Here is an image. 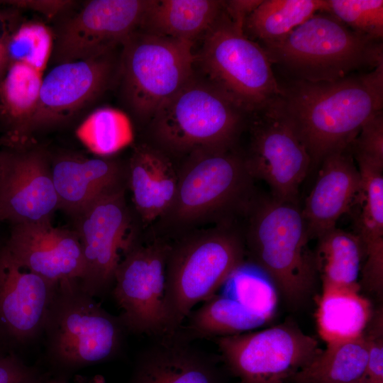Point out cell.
<instances>
[{"label": "cell", "instance_id": "cell-1", "mask_svg": "<svg viewBox=\"0 0 383 383\" xmlns=\"http://www.w3.org/2000/svg\"><path fill=\"white\" fill-rule=\"evenodd\" d=\"M279 84L272 105L306 148L311 168L329 153L349 148L362 124L382 111L383 62L335 81Z\"/></svg>", "mask_w": 383, "mask_h": 383}, {"label": "cell", "instance_id": "cell-2", "mask_svg": "<svg viewBox=\"0 0 383 383\" xmlns=\"http://www.w3.org/2000/svg\"><path fill=\"white\" fill-rule=\"evenodd\" d=\"M177 177L171 204L150 229L169 241L196 229L236 223L257 194L236 147L192 152L177 165Z\"/></svg>", "mask_w": 383, "mask_h": 383}, {"label": "cell", "instance_id": "cell-3", "mask_svg": "<svg viewBox=\"0 0 383 383\" xmlns=\"http://www.w3.org/2000/svg\"><path fill=\"white\" fill-rule=\"evenodd\" d=\"M243 219L246 261L270 277L289 309L307 306L320 280L299 204L257 194Z\"/></svg>", "mask_w": 383, "mask_h": 383}, {"label": "cell", "instance_id": "cell-4", "mask_svg": "<svg viewBox=\"0 0 383 383\" xmlns=\"http://www.w3.org/2000/svg\"><path fill=\"white\" fill-rule=\"evenodd\" d=\"M250 115L217 86L194 74L150 119L148 142L173 160L199 149L234 148Z\"/></svg>", "mask_w": 383, "mask_h": 383}, {"label": "cell", "instance_id": "cell-5", "mask_svg": "<svg viewBox=\"0 0 383 383\" xmlns=\"http://www.w3.org/2000/svg\"><path fill=\"white\" fill-rule=\"evenodd\" d=\"M245 261L237 222L196 229L170 241L165 301L171 335L180 329L196 304L214 296Z\"/></svg>", "mask_w": 383, "mask_h": 383}, {"label": "cell", "instance_id": "cell-6", "mask_svg": "<svg viewBox=\"0 0 383 383\" xmlns=\"http://www.w3.org/2000/svg\"><path fill=\"white\" fill-rule=\"evenodd\" d=\"M272 65L289 79L330 82L383 62L382 40L356 32L333 15L319 12L285 38L262 45Z\"/></svg>", "mask_w": 383, "mask_h": 383}, {"label": "cell", "instance_id": "cell-7", "mask_svg": "<svg viewBox=\"0 0 383 383\" xmlns=\"http://www.w3.org/2000/svg\"><path fill=\"white\" fill-rule=\"evenodd\" d=\"M126 333L119 316L103 309L79 282L57 286L43 332L47 359L57 370L70 372L113 359Z\"/></svg>", "mask_w": 383, "mask_h": 383}, {"label": "cell", "instance_id": "cell-8", "mask_svg": "<svg viewBox=\"0 0 383 383\" xmlns=\"http://www.w3.org/2000/svg\"><path fill=\"white\" fill-rule=\"evenodd\" d=\"M193 42L138 30L121 45L118 79L132 114L148 122L194 74Z\"/></svg>", "mask_w": 383, "mask_h": 383}, {"label": "cell", "instance_id": "cell-9", "mask_svg": "<svg viewBox=\"0 0 383 383\" xmlns=\"http://www.w3.org/2000/svg\"><path fill=\"white\" fill-rule=\"evenodd\" d=\"M204 36L195 62H199L209 82L252 115L276 99L279 84L265 51L230 18L224 5Z\"/></svg>", "mask_w": 383, "mask_h": 383}, {"label": "cell", "instance_id": "cell-10", "mask_svg": "<svg viewBox=\"0 0 383 383\" xmlns=\"http://www.w3.org/2000/svg\"><path fill=\"white\" fill-rule=\"evenodd\" d=\"M127 184L101 195L74 216L84 261L79 284L93 297L112 289L124 253L140 237L141 222L126 199Z\"/></svg>", "mask_w": 383, "mask_h": 383}, {"label": "cell", "instance_id": "cell-11", "mask_svg": "<svg viewBox=\"0 0 383 383\" xmlns=\"http://www.w3.org/2000/svg\"><path fill=\"white\" fill-rule=\"evenodd\" d=\"M170 249V241L149 232L119 262L112 294L127 332L156 338L171 335L165 301Z\"/></svg>", "mask_w": 383, "mask_h": 383}, {"label": "cell", "instance_id": "cell-12", "mask_svg": "<svg viewBox=\"0 0 383 383\" xmlns=\"http://www.w3.org/2000/svg\"><path fill=\"white\" fill-rule=\"evenodd\" d=\"M3 39L6 65L0 79L2 142L8 148H18L28 145L26 128L51 60L54 35L44 23L28 21Z\"/></svg>", "mask_w": 383, "mask_h": 383}, {"label": "cell", "instance_id": "cell-13", "mask_svg": "<svg viewBox=\"0 0 383 383\" xmlns=\"http://www.w3.org/2000/svg\"><path fill=\"white\" fill-rule=\"evenodd\" d=\"M215 340L226 367L240 383H288L322 350L290 321Z\"/></svg>", "mask_w": 383, "mask_h": 383}, {"label": "cell", "instance_id": "cell-14", "mask_svg": "<svg viewBox=\"0 0 383 383\" xmlns=\"http://www.w3.org/2000/svg\"><path fill=\"white\" fill-rule=\"evenodd\" d=\"M253 115L243 152L249 172L267 184L272 197L299 204V187L311 169L306 148L272 104Z\"/></svg>", "mask_w": 383, "mask_h": 383}, {"label": "cell", "instance_id": "cell-15", "mask_svg": "<svg viewBox=\"0 0 383 383\" xmlns=\"http://www.w3.org/2000/svg\"><path fill=\"white\" fill-rule=\"evenodd\" d=\"M151 0H92L54 33L55 65L114 51L138 30Z\"/></svg>", "mask_w": 383, "mask_h": 383}, {"label": "cell", "instance_id": "cell-16", "mask_svg": "<svg viewBox=\"0 0 383 383\" xmlns=\"http://www.w3.org/2000/svg\"><path fill=\"white\" fill-rule=\"evenodd\" d=\"M114 51L86 60L55 65L43 78L26 140L40 130L58 126L99 98L118 78Z\"/></svg>", "mask_w": 383, "mask_h": 383}, {"label": "cell", "instance_id": "cell-17", "mask_svg": "<svg viewBox=\"0 0 383 383\" xmlns=\"http://www.w3.org/2000/svg\"><path fill=\"white\" fill-rule=\"evenodd\" d=\"M60 209L51 157L30 145L0 151V218L12 225L51 221Z\"/></svg>", "mask_w": 383, "mask_h": 383}, {"label": "cell", "instance_id": "cell-18", "mask_svg": "<svg viewBox=\"0 0 383 383\" xmlns=\"http://www.w3.org/2000/svg\"><path fill=\"white\" fill-rule=\"evenodd\" d=\"M0 248V342L21 345L43 334L56 287Z\"/></svg>", "mask_w": 383, "mask_h": 383}, {"label": "cell", "instance_id": "cell-19", "mask_svg": "<svg viewBox=\"0 0 383 383\" xmlns=\"http://www.w3.org/2000/svg\"><path fill=\"white\" fill-rule=\"evenodd\" d=\"M5 245L22 267L55 284L80 282L84 275L74 230L54 227L51 221L14 224Z\"/></svg>", "mask_w": 383, "mask_h": 383}, {"label": "cell", "instance_id": "cell-20", "mask_svg": "<svg viewBox=\"0 0 383 383\" xmlns=\"http://www.w3.org/2000/svg\"><path fill=\"white\" fill-rule=\"evenodd\" d=\"M301 208L311 240L336 227L339 218L358 202L362 179L350 147L327 155Z\"/></svg>", "mask_w": 383, "mask_h": 383}, {"label": "cell", "instance_id": "cell-21", "mask_svg": "<svg viewBox=\"0 0 383 383\" xmlns=\"http://www.w3.org/2000/svg\"><path fill=\"white\" fill-rule=\"evenodd\" d=\"M157 338L138 357L128 383H224L214 360L178 333Z\"/></svg>", "mask_w": 383, "mask_h": 383}, {"label": "cell", "instance_id": "cell-22", "mask_svg": "<svg viewBox=\"0 0 383 383\" xmlns=\"http://www.w3.org/2000/svg\"><path fill=\"white\" fill-rule=\"evenodd\" d=\"M60 209L73 217L111 189L126 182V165L110 157L63 155L51 158Z\"/></svg>", "mask_w": 383, "mask_h": 383}, {"label": "cell", "instance_id": "cell-23", "mask_svg": "<svg viewBox=\"0 0 383 383\" xmlns=\"http://www.w3.org/2000/svg\"><path fill=\"white\" fill-rule=\"evenodd\" d=\"M126 165L133 210L143 227L152 226L168 209L177 185V165L148 142L135 145Z\"/></svg>", "mask_w": 383, "mask_h": 383}, {"label": "cell", "instance_id": "cell-24", "mask_svg": "<svg viewBox=\"0 0 383 383\" xmlns=\"http://www.w3.org/2000/svg\"><path fill=\"white\" fill-rule=\"evenodd\" d=\"M223 5L216 0H151L139 30L193 42L213 26Z\"/></svg>", "mask_w": 383, "mask_h": 383}, {"label": "cell", "instance_id": "cell-25", "mask_svg": "<svg viewBox=\"0 0 383 383\" xmlns=\"http://www.w3.org/2000/svg\"><path fill=\"white\" fill-rule=\"evenodd\" d=\"M359 292L348 288L321 289L316 318L319 335L326 344L363 335L374 309Z\"/></svg>", "mask_w": 383, "mask_h": 383}, {"label": "cell", "instance_id": "cell-26", "mask_svg": "<svg viewBox=\"0 0 383 383\" xmlns=\"http://www.w3.org/2000/svg\"><path fill=\"white\" fill-rule=\"evenodd\" d=\"M316 240L313 251L321 289L360 290L358 279L364 250L359 236L335 227Z\"/></svg>", "mask_w": 383, "mask_h": 383}, {"label": "cell", "instance_id": "cell-27", "mask_svg": "<svg viewBox=\"0 0 383 383\" xmlns=\"http://www.w3.org/2000/svg\"><path fill=\"white\" fill-rule=\"evenodd\" d=\"M367 362V343L364 334L355 339L327 343L289 382L360 383Z\"/></svg>", "mask_w": 383, "mask_h": 383}, {"label": "cell", "instance_id": "cell-28", "mask_svg": "<svg viewBox=\"0 0 383 383\" xmlns=\"http://www.w3.org/2000/svg\"><path fill=\"white\" fill-rule=\"evenodd\" d=\"M326 11V0H262L246 18L244 33L262 45L275 43L317 13Z\"/></svg>", "mask_w": 383, "mask_h": 383}, {"label": "cell", "instance_id": "cell-29", "mask_svg": "<svg viewBox=\"0 0 383 383\" xmlns=\"http://www.w3.org/2000/svg\"><path fill=\"white\" fill-rule=\"evenodd\" d=\"M177 332L190 341L194 338H218L248 332L267 323L236 301L214 295L187 316Z\"/></svg>", "mask_w": 383, "mask_h": 383}, {"label": "cell", "instance_id": "cell-30", "mask_svg": "<svg viewBox=\"0 0 383 383\" xmlns=\"http://www.w3.org/2000/svg\"><path fill=\"white\" fill-rule=\"evenodd\" d=\"M362 191L357 233L369 264L383 262V170L358 164Z\"/></svg>", "mask_w": 383, "mask_h": 383}, {"label": "cell", "instance_id": "cell-31", "mask_svg": "<svg viewBox=\"0 0 383 383\" xmlns=\"http://www.w3.org/2000/svg\"><path fill=\"white\" fill-rule=\"evenodd\" d=\"M76 136L82 144L100 157H110L134 140L128 116L112 107H101L90 113L79 125Z\"/></svg>", "mask_w": 383, "mask_h": 383}, {"label": "cell", "instance_id": "cell-32", "mask_svg": "<svg viewBox=\"0 0 383 383\" xmlns=\"http://www.w3.org/2000/svg\"><path fill=\"white\" fill-rule=\"evenodd\" d=\"M221 289L222 296L267 322L276 311L279 296L274 284L262 270L249 262L235 268Z\"/></svg>", "mask_w": 383, "mask_h": 383}, {"label": "cell", "instance_id": "cell-33", "mask_svg": "<svg viewBox=\"0 0 383 383\" xmlns=\"http://www.w3.org/2000/svg\"><path fill=\"white\" fill-rule=\"evenodd\" d=\"M326 12L352 30L377 40L383 37V1L326 0Z\"/></svg>", "mask_w": 383, "mask_h": 383}, {"label": "cell", "instance_id": "cell-34", "mask_svg": "<svg viewBox=\"0 0 383 383\" xmlns=\"http://www.w3.org/2000/svg\"><path fill=\"white\" fill-rule=\"evenodd\" d=\"M353 158L362 163L383 169V111L368 118L350 145Z\"/></svg>", "mask_w": 383, "mask_h": 383}, {"label": "cell", "instance_id": "cell-35", "mask_svg": "<svg viewBox=\"0 0 383 383\" xmlns=\"http://www.w3.org/2000/svg\"><path fill=\"white\" fill-rule=\"evenodd\" d=\"M367 343V362L360 383H383V310H374L364 331Z\"/></svg>", "mask_w": 383, "mask_h": 383}, {"label": "cell", "instance_id": "cell-36", "mask_svg": "<svg viewBox=\"0 0 383 383\" xmlns=\"http://www.w3.org/2000/svg\"><path fill=\"white\" fill-rule=\"evenodd\" d=\"M47 379L14 354H0V383H45Z\"/></svg>", "mask_w": 383, "mask_h": 383}, {"label": "cell", "instance_id": "cell-37", "mask_svg": "<svg viewBox=\"0 0 383 383\" xmlns=\"http://www.w3.org/2000/svg\"><path fill=\"white\" fill-rule=\"evenodd\" d=\"M261 1L262 0L224 1V9L235 24L244 28L246 18Z\"/></svg>", "mask_w": 383, "mask_h": 383}, {"label": "cell", "instance_id": "cell-38", "mask_svg": "<svg viewBox=\"0 0 383 383\" xmlns=\"http://www.w3.org/2000/svg\"><path fill=\"white\" fill-rule=\"evenodd\" d=\"M12 4L35 10L48 16L58 14L68 9L71 1H13Z\"/></svg>", "mask_w": 383, "mask_h": 383}, {"label": "cell", "instance_id": "cell-39", "mask_svg": "<svg viewBox=\"0 0 383 383\" xmlns=\"http://www.w3.org/2000/svg\"><path fill=\"white\" fill-rule=\"evenodd\" d=\"M6 65V52L4 39H0V79Z\"/></svg>", "mask_w": 383, "mask_h": 383}, {"label": "cell", "instance_id": "cell-40", "mask_svg": "<svg viewBox=\"0 0 383 383\" xmlns=\"http://www.w3.org/2000/svg\"><path fill=\"white\" fill-rule=\"evenodd\" d=\"M46 383H67L66 380L63 377H54L51 379H47ZM79 383H90L89 382H87L85 380H82L79 382Z\"/></svg>", "mask_w": 383, "mask_h": 383}, {"label": "cell", "instance_id": "cell-41", "mask_svg": "<svg viewBox=\"0 0 383 383\" xmlns=\"http://www.w3.org/2000/svg\"><path fill=\"white\" fill-rule=\"evenodd\" d=\"M1 343L0 342V344H1ZM1 353H2L0 351V354H1Z\"/></svg>", "mask_w": 383, "mask_h": 383}, {"label": "cell", "instance_id": "cell-42", "mask_svg": "<svg viewBox=\"0 0 383 383\" xmlns=\"http://www.w3.org/2000/svg\"><path fill=\"white\" fill-rule=\"evenodd\" d=\"M288 383H295V382H288Z\"/></svg>", "mask_w": 383, "mask_h": 383}, {"label": "cell", "instance_id": "cell-43", "mask_svg": "<svg viewBox=\"0 0 383 383\" xmlns=\"http://www.w3.org/2000/svg\"><path fill=\"white\" fill-rule=\"evenodd\" d=\"M0 221H1V218H0Z\"/></svg>", "mask_w": 383, "mask_h": 383}, {"label": "cell", "instance_id": "cell-44", "mask_svg": "<svg viewBox=\"0 0 383 383\" xmlns=\"http://www.w3.org/2000/svg\"><path fill=\"white\" fill-rule=\"evenodd\" d=\"M46 381H47V380H46ZM45 383H46V382H45Z\"/></svg>", "mask_w": 383, "mask_h": 383}]
</instances>
